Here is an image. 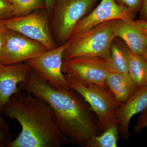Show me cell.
<instances>
[{
    "instance_id": "cell-18",
    "label": "cell",
    "mask_w": 147,
    "mask_h": 147,
    "mask_svg": "<svg viewBox=\"0 0 147 147\" xmlns=\"http://www.w3.org/2000/svg\"><path fill=\"white\" fill-rule=\"evenodd\" d=\"M10 1L13 6V17L26 16L37 9L46 7L44 0H10Z\"/></svg>"
},
{
    "instance_id": "cell-16",
    "label": "cell",
    "mask_w": 147,
    "mask_h": 147,
    "mask_svg": "<svg viewBox=\"0 0 147 147\" xmlns=\"http://www.w3.org/2000/svg\"><path fill=\"white\" fill-rule=\"evenodd\" d=\"M115 38L110 46V58L108 62L109 69L111 72L129 74L128 57L125 43L115 41Z\"/></svg>"
},
{
    "instance_id": "cell-21",
    "label": "cell",
    "mask_w": 147,
    "mask_h": 147,
    "mask_svg": "<svg viewBox=\"0 0 147 147\" xmlns=\"http://www.w3.org/2000/svg\"><path fill=\"white\" fill-rule=\"evenodd\" d=\"M147 127V109L141 113L136 124L134 125V133L139 134L143 129Z\"/></svg>"
},
{
    "instance_id": "cell-2",
    "label": "cell",
    "mask_w": 147,
    "mask_h": 147,
    "mask_svg": "<svg viewBox=\"0 0 147 147\" xmlns=\"http://www.w3.org/2000/svg\"><path fill=\"white\" fill-rule=\"evenodd\" d=\"M1 114L20 123L21 131L8 147H60L71 142L61 130L52 108L30 93L20 91Z\"/></svg>"
},
{
    "instance_id": "cell-17",
    "label": "cell",
    "mask_w": 147,
    "mask_h": 147,
    "mask_svg": "<svg viewBox=\"0 0 147 147\" xmlns=\"http://www.w3.org/2000/svg\"><path fill=\"white\" fill-rule=\"evenodd\" d=\"M100 135L93 136L87 147H117L119 140L118 124L111 125L103 130Z\"/></svg>"
},
{
    "instance_id": "cell-4",
    "label": "cell",
    "mask_w": 147,
    "mask_h": 147,
    "mask_svg": "<svg viewBox=\"0 0 147 147\" xmlns=\"http://www.w3.org/2000/svg\"><path fill=\"white\" fill-rule=\"evenodd\" d=\"M64 75L69 87L82 96L95 114L100 131L113 124H119L116 114L118 104L109 89L92 83H82L69 74Z\"/></svg>"
},
{
    "instance_id": "cell-5",
    "label": "cell",
    "mask_w": 147,
    "mask_h": 147,
    "mask_svg": "<svg viewBox=\"0 0 147 147\" xmlns=\"http://www.w3.org/2000/svg\"><path fill=\"white\" fill-rule=\"evenodd\" d=\"M98 0H56L50 27L58 46L69 39L74 28Z\"/></svg>"
},
{
    "instance_id": "cell-8",
    "label": "cell",
    "mask_w": 147,
    "mask_h": 147,
    "mask_svg": "<svg viewBox=\"0 0 147 147\" xmlns=\"http://www.w3.org/2000/svg\"><path fill=\"white\" fill-rule=\"evenodd\" d=\"M47 50L38 41L8 29L0 53V63L9 65L25 62L39 57Z\"/></svg>"
},
{
    "instance_id": "cell-26",
    "label": "cell",
    "mask_w": 147,
    "mask_h": 147,
    "mask_svg": "<svg viewBox=\"0 0 147 147\" xmlns=\"http://www.w3.org/2000/svg\"><path fill=\"white\" fill-rule=\"evenodd\" d=\"M44 1H45L46 8L49 14V18L50 19L52 17L56 0H44Z\"/></svg>"
},
{
    "instance_id": "cell-7",
    "label": "cell",
    "mask_w": 147,
    "mask_h": 147,
    "mask_svg": "<svg viewBox=\"0 0 147 147\" xmlns=\"http://www.w3.org/2000/svg\"><path fill=\"white\" fill-rule=\"evenodd\" d=\"M62 71L83 83H92L108 88L105 79L110 71L108 62L100 57L80 56L63 60Z\"/></svg>"
},
{
    "instance_id": "cell-22",
    "label": "cell",
    "mask_w": 147,
    "mask_h": 147,
    "mask_svg": "<svg viewBox=\"0 0 147 147\" xmlns=\"http://www.w3.org/2000/svg\"><path fill=\"white\" fill-rule=\"evenodd\" d=\"M12 139V135L9 131L0 128V147H8Z\"/></svg>"
},
{
    "instance_id": "cell-12",
    "label": "cell",
    "mask_w": 147,
    "mask_h": 147,
    "mask_svg": "<svg viewBox=\"0 0 147 147\" xmlns=\"http://www.w3.org/2000/svg\"><path fill=\"white\" fill-rule=\"evenodd\" d=\"M147 109V87L138 88L123 105L116 110L117 118L119 121V133L125 140L129 138V125L133 116Z\"/></svg>"
},
{
    "instance_id": "cell-27",
    "label": "cell",
    "mask_w": 147,
    "mask_h": 147,
    "mask_svg": "<svg viewBox=\"0 0 147 147\" xmlns=\"http://www.w3.org/2000/svg\"><path fill=\"white\" fill-rule=\"evenodd\" d=\"M1 114V113H0V128L4 130L9 131L10 126H9V124L3 117Z\"/></svg>"
},
{
    "instance_id": "cell-25",
    "label": "cell",
    "mask_w": 147,
    "mask_h": 147,
    "mask_svg": "<svg viewBox=\"0 0 147 147\" xmlns=\"http://www.w3.org/2000/svg\"><path fill=\"white\" fill-rule=\"evenodd\" d=\"M139 13L140 19L147 20V0H142Z\"/></svg>"
},
{
    "instance_id": "cell-13",
    "label": "cell",
    "mask_w": 147,
    "mask_h": 147,
    "mask_svg": "<svg viewBox=\"0 0 147 147\" xmlns=\"http://www.w3.org/2000/svg\"><path fill=\"white\" fill-rule=\"evenodd\" d=\"M115 31L117 37L123 40L132 52L146 58L147 37L136 26L134 20L117 19Z\"/></svg>"
},
{
    "instance_id": "cell-11",
    "label": "cell",
    "mask_w": 147,
    "mask_h": 147,
    "mask_svg": "<svg viewBox=\"0 0 147 147\" xmlns=\"http://www.w3.org/2000/svg\"><path fill=\"white\" fill-rule=\"evenodd\" d=\"M32 69L25 62L9 65L0 63V113L10 97L21 91L18 84L26 80Z\"/></svg>"
},
{
    "instance_id": "cell-6",
    "label": "cell",
    "mask_w": 147,
    "mask_h": 147,
    "mask_svg": "<svg viewBox=\"0 0 147 147\" xmlns=\"http://www.w3.org/2000/svg\"><path fill=\"white\" fill-rule=\"evenodd\" d=\"M7 29L20 33L44 45L47 50L58 47L51 33L50 19L46 7L28 15L3 20Z\"/></svg>"
},
{
    "instance_id": "cell-3",
    "label": "cell",
    "mask_w": 147,
    "mask_h": 147,
    "mask_svg": "<svg viewBox=\"0 0 147 147\" xmlns=\"http://www.w3.org/2000/svg\"><path fill=\"white\" fill-rule=\"evenodd\" d=\"M117 19L105 21L71 36L63 54V60L80 56L100 57L110 61V46L116 36Z\"/></svg>"
},
{
    "instance_id": "cell-23",
    "label": "cell",
    "mask_w": 147,
    "mask_h": 147,
    "mask_svg": "<svg viewBox=\"0 0 147 147\" xmlns=\"http://www.w3.org/2000/svg\"><path fill=\"white\" fill-rule=\"evenodd\" d=\"M7 30L3 20H0V53L5 41Z\"/></svg>"
},
{
    "instance_id": "cell-15",
    "label": "cell",
    "mask_w": 147,
    "mask_h": 147,
    "mask_svg": "<svg viewBox=\"0 0 147 147\" xmlns=\"http://www.w3.org/2000/svg\"><path fill=\"white\" fill-rule=\"evenodd\" d=\"M125 43V42H124ZM128 59V72L137 88L147 87V60L136 54L125 43Z\"/></svg>"
},
{
    "instance_id": "cell-20",
    "label": "cell",
    "mask_w": 147,
    "mask_h": 147,
    "mask_svg": "<svg viewBox=\"0 0 147 147\" xmlns=\"http://www.w3.org/2000/svg\"><path fill=\"white\" fill-rule=\"evenodd\" d=\"M13 6L10 0H0V20L13 17Z\"/></svg>"
},
{
    "instance_id": "cell-10",
    "label": "cell",
    "mask_w": 147,
    "mask_h": 147,
    "mask_svg": "<svg viewBox=\"0 0 147 147\" xmlns=\"http://www.w3.org/2000/svg\"><path fill=\"white\" fill-rule=\"evenodd\" d=\"M113 19L129 21L133 19L127 9L117 5L113 0H101L94 9L79 21L74 29L71 37Z\"/></svg>"
},
{
    "instance_id": "cell-19",
    "label": "cell",
    "mask_w": 147,
    "mask_h": 147,
    "mask_svg": "<svg viewBox=\"0 0 147 147\" xmlns=\"http://www.w3.org/2000/svg\"><path fill=\"white\" fill-rule=\"evenodd\" d=\"M115 3L128 11L131 18L134 19L137 13H139L142 0H113Z\"/></svg>"
},
{
    "instance_id": "cell-9",
    "label": "cell",
    "mask_w": 147,
    "mask_h": 147,
    "mask_svg": "<svg viewBox=\"0 0 147 147\" xmlns=\"http://www.w3.org/2000/svg\"><path fill=\"white\" fill-rule=\"evenodd\" d=\"M68 41L53 50H47L38 57L25 62L38 72L53 88L57 89L70 88L62 71L63 54Z\"/></svg>"
},
{
    "instance_id": "cell-24",
    "label": "cell",
    "mask_w": 147,
    "mask_h": 147,
    "mask_svg": "<svg viewBox=\"0 0 147 147\" xmlns=\"http://www.w3.org/2000/svg\"><path fill=\"white\" fill-rule=\"evenodd\" d=\"M136 26L147 37V20L139 19L134 21Z\"/></svg>"
},
{
    "instance_id": "cell-14",
    "label": "cell",
    "mask_w": 147,
    "mask_h": 147,
    "mask_svg": "<svg viewBox=\"0 0 147 147\" xmlns=\"http://www.w3.org/2000/svg\"><path fill=\"white\" fill-rule=\"evenodd\" d=\"M105 84L114 94L119 107L125 103L138 89L129 74L110 72Z\"/></svg>"
},
{
    "instance_id": "cell-28",
    "label": "cell",
    "mask_w": 147,
    "mask_h": 147,
    "mask_svg": "<svg viewBox=\"0 0 147 147\" xmlns=\"http://www.w3.org/2000/svg\"><path fill=\"white\" fill-rule=\"evenodd\" d=\"M146 58L147 60V50H146Z\"/></svg>"
},
{
    "instance_id": "cell-1",
    "label": "cell",
    "mask_w": 147,
    "mask_h": 147,
    "mask_svg": "<svg viewBox=\"0 0 147 147\" xmlns=\"http://www.w3.org/2000/svg\"><path fill=\"white\" fill-rule=\"evenodd\" d=\"M18 87L50 106L61 130L74 144L87 147L92 137L101 131L90 105L71 88H55L33 69Z\"/></svg>"
}]
</instances>
